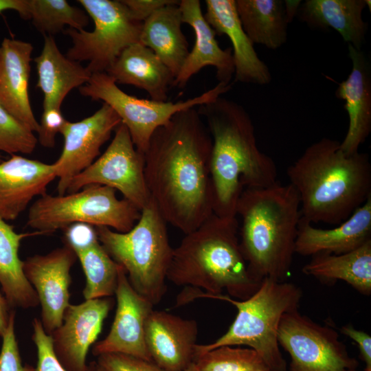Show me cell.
<instances>
[{"instance_id":"cell-42","label":"cell","mask_w":371,"mask_h":371,"mask_svg":"<svg viewBox=\"0 0 371 371\" xmlns=\"http://www.w3.org/2000/svg\"><path fill=\"white\" fill-rule=\"evenodd\" d=\"M27 0H0V13L5 10H14L25 20L28 19Z\"/></svg>"},{"instance_id":"cell-24","label":"cell","mask_w":371,"mask_h":371,"mask_svg":"<svg viewBox=\"0 0 371 371\" xmlns=\"http://www.w3.org/2000/svg\"><path fill=\"white\" fill-rule=\"evenodd\" d=\"M115 82L146 91L151 100L166 102L175 76L148 47L136 43L125 48L106 71Z\"/></svg>"},{"instance_id":"cell-20","label":"cell","mask_w":371,"mask_h":371,"mask_svg":"<svg viewBox=\"0 0 371 371\" xmlns=\"http://www.w3.org/2000/svg\"><path fill=\"white\" fill-rule=\"evenodd\" d=\"M204 17L216 34L226 35L232 45L234 81L265 85L271 81L267 65L258 56L244 31L235 0H206Z\"/></svg>"},{"instance_id":"cell-48","label":"cell","mask_w":371,"mask_h":371,"mask_svg":"<svg viewBox=\"0 0 371 371\" xmlns=\"http://www.w3.org/2000/svg\"><path fill=\"white\" fill-rule=\"evenodd\" d=\"M351 371H357V370H351Z\"/></svg>"},{"instance_id":"cell-39","label":"cell","mask_w":371,"mask_h":371,"mask_svg":"<svg viewBox=\"0 0 371 371\" xmlns=\"http://www.w3.org/2000/svg\"><path fill=\"white\" fill-rule=\"evenodd\" d=\"M64 243L74 252L99 241L95 227L82 223L71 224L63 229Z\"/></svg>"},{"instance_id":"cell-36","label":"cell","mask_w":371,"mask_h":371,"mask_svg":"<svg viewBox=\"0 0 371 371\" xmlns=\"http://www.w3.org/2000/svg\"><path fill=\"white\" fill-rule=\"evenodd\" d=\"M15 311L2 337L0 352V371H35V368L22 363L14 330Z\"/></svg>"},{"instance_id":"cell-15","label":"cell","mask_w":371,"mask_h":371,"mask_svg":"<svg viewBox=\"0 0 371 371\" xmlns=\"http://www.w3.org/2000/svg\"><path fill=\"white\" fill-rule=\"evenodd\" d=\"M115 295L117 308L111 330L93 344V354H123L152 361L146 345L145 325L154 305L132 287L121 266Z\"/></svg>"},{"instance_id":"cell-31","label":"cell","mask_w":371,"mask_h":371,"mask_svg":"<svg viewBox=\"0 0 371 371\" xmlns=\"http://www.w3.org/2000/svg\"><path fill=\"white\" fill-rule=\"evenodd\" d=\"M75 254L86 278L82 291L85 300L104 298L115 295L120 266L109 256L100 242L76 251Z\"/></svg>"},{"instance_id":"cell-12","label":"cell","mask_w":371,"mask_h":371,"mask_svg":"<svg viewBox=\"0 0 371 371\" xmlns=\"http://www.w3.org/2000/svg\"><path fill=\"white\" fill-rule=\"evenodd\" d=\"M144 166V154L137 150L127 128L121 122L103 154L72 179L66 193L92 184L106 186L120 191L124 199L141 211L151 201Z\"/></svg>"},{"instance_id":"cell-2","label":"cell","mask_w":371,"mask_h":371,"mask_svg":"<svg viewBox=\"0 0 371 371\" xmlns=\"http://www.w3.org/2000/svg\"><path fill=\"white\" fill-rule=\"evenodd\" d=\"M236 218L213 214L173 248L167 280L184 287L176 306L223 291L244 300L258 289L261 282L251 275L240 248Z\"/></svg>"},{"instance_id":"cell-22","label":"cell","mask_w":371,"mask_h":371,"mask_svg":"<svg viewBox=\"0 0 371 371\" xmlns=\"http://www.w3.org/2000/svg\"><path fill=\"white\" fill-rule=\"evenodd\" d=\"M32 45L5 38L0 45V104L32 132L38 130L30 102L28 85Z\"/></svg>"},{"instance_id":"cell-28","label":"cell","mask_w":371,"mask_h":371,"mask_svg":"<svg viewBox=\"0 0 371 371\" xmlns=\"http://www.w3.org/2000/svg\"><path fill=\"white\" fill-rule=\"evenodd\" d=\"M37 235L45 234L39 231L17 233L12 225L0 218V284L12 309L34 308L39 304L37 294L24 274L23 262L19 256L22 240Z\"/></svg>"},{"instance_id":"cell-19","label":"cell","mask_w":371,"mask_h":371,"mask_svg":"<svg viewBox=\"0 0 371 371\" xmlns=\"http://www.w3.org/2000/svg\"><path fill=\"white\" fill-rule=\"evenodd\" d=\"M183 23L188 24L194 33L193 48L186 58L173 86L183 88L190 79L206 66L216 70L218 82L230 85L234 74L232 48L223 49L216 40V32L202 13L199 0H181L179 4Z\"/></svg>"},{"instance_id":"cell-11","label":"cell","mask_w":371,"mask_h":371,"mask_svg":"<svg viewBox=\"0 0 371 371\" xmlns=\"http://www.w3.org/2000/svg\"><path fill=\"white\" fill-rule=\"evenodd\" d=\"M278 341L290 355V371H351L358 365L335 330L298 309L282 316Z\"/></svg>"},{"instance_id":"cell-33","label":"cell","mask_w":371,"mask_h":371,"mask_svg":"<svg viewBox=\"0 0 371 371\" xmlns=\"http://www.w3.org/2000/svg\"><path fill=\"white\" fill-rule=\"evenodd\" d=\"M199 371H270L260 355L252 348L223 346L195 357Z\"/></svg>"},{"instance_id":"cell-29","label":"cell","mask_w":371,"mask_h":371,"mask_svg":"<svg viewBox=\"0 0 371 371\" xmlns=\"http://www.w3.org/2000/svg\"><path fill=\"white\" fill-rule=\"evenodd\" d=\"M302 268L307 276L325 282L343 280L365 295L371 293V240L342 254H319Z\"/></svg>"},{"instance_id":"cell-26","label":"cell","mask_w":371,"mask_h":371,"mask_svg":"<svg viewBox=\"0 0 371 371\" xmlns=\"http://www.w3.org/2000/svg\"><path fill=\"white\" fill-rule=\"evenodd\" d=\"M370 0H306L297 14L313 29L336 30L345 42L359 50L365 43L368 23L363 11Z\"/></svg>"},{"instance_id":"cell-17","label":"cell","mask_w":371,"mask_h":371,"mask_svg":"<svg viewBox=\"0 0 371 371\" xmlns=\"http://www.w3.org/2000/svg\"><path fill=\"white\" fill-rule=\"evenodd\" d=\"M196 320L163 311L150 313L145 325L146 348L153 363L166 371H183L194 363Z\"/></svg>"},{"instance_id":"cell-44","label":"cell","mask_w":371,"mask_h":371,"mask_svg":"<svg viewBox=\"0 0 371 371\" xmlns=\"http://www.w3.org/2000/svg\"><path fill=\"white\" fill-rule=\"evenodd\" d=\"M301 1L286 0L284 1V10L288 23H291L294 16L297 15Z\"/></svg>"},{"instance_id":"cell-38","label":"cell","mask_w":371,"mask_h":371,"mask_svg":"<svg viewBox=\"0 0 371 371\" xmlns=\"http://www.w3.org/2000/svg\"><path fill=\"white\" fill-rule=\"evenodd\" d=\"M66 121L59 109L43 110L37 131V139L40 144L45 148H53L55 146L56 135L60 133Z\"/></svg>"},{"instance_id":"cell-6","label":"cell","mask_w":371,"mask_h":371,"mask_svg":"<svg viewBox=\"0 0 371 371\" xmlns=\"http://www.w3.org/2000/svg\"><path fill=\"white\" fill-rule=\"evenodd\" d=\"M166 223L151 199L129 231L121 233L95 227L102 247L124 269L132 287L153 305L159 303L166 292L173 252Z\"/></svg>"},{"instance_id":"cell-21","label":"cell","mask_w":371,"mask_h":371,"mask_svg":"<svg viewBox=\"0 0 371 371\" xmlns=\"http://www.w3.org/2000/svg\"><path fill=\"white\" fill-rule=\"evenodd\" d=\"M352 69L348 78L339 84L335 96L345 101L349 124L341 150L347 155L359 152V146L371 132V69L362 50L348 45Z\"/></svg>"},{"instance_id":"cell-43","label":"cell","mask_w":371,"mask_h":371,"mask_svg":"<svg viewBox=\"0 0 371 371\" xmlns=\"http://www.w3.org/2000/svg\"><path fill=\"white\" fill-rule=\"evenodd\" d=\"M14 311V309L10 307L5 296L0 292V337L5 333Z\"/></svg>"},{"instance_id":"cell-18","label":"cell","mask_w":371,"mask_h":371,"mask_svg":"<svg viewBox=\"0 0 371 371\" xmlns=\"http://www.w3.org/2000/svg\"><path fill=\"white\" fill-rule=\"evenodd\" d=\"M56 178L53 164H46L19 155L0 162V218L14 221L36 196L47 194Z\"/></svg>"},{"instance_id":"cell-1","label":"cell","mask_w":371,"mask_h":371,"mask_svg":"<svg viewBox=\"0 0 371 371\" xmlns=\"http://www.w3.org/2000/svg\"><path fill=\"white\" fill-rule=\"evenodd\" d=\"M211 150L206 125L190 108L158 128L144 153L150 197L166 222L184 234L214 214Z\"/></svg>"},{"instance_id":"cell-45","label":"cell","mask_w":371,"mask_h":371,"mask_svg":"<svg viewBox=\"0 0 371 371\" xmlns=\"http://www.w3.org/2000/svg\"><path fill=\"white\" fill-rule=\"evenodd\" d=\"M183 371H199L194 363H191L187 368Z\"/></svg>"},{"instance_id":"cell-32","label":"cell","mask_w":371,"mask_h":371,"mask_svg":"<svg viewBox=\"0 0 371 371\" xmlns=\"http://www.w3.org/2000/svg\"><path fill=\"white\" fill-rule=\"evenodd\" d=\"M28 19L44 36H52L65 25L76 30L89 24L87 12L65 0H27Z\"/></svg>"},{"instance_id":"cell-23","label":"cell","mask_w":371,"mask_h":371,"mask_svg":"<svg viewBox=\"0 0 371 371\" xmlns=\"http://www.w3.org/2000/svg\"><path fill=\"white\" fill-rule=\"evenodd\" d=\"M371 240V196L350 217L333 229L317 228L302 218L295 252L302 256L342 254Z\"/></svg>"},{"instance_id":"cell-41","label":"cell","mask_w":371,"mask_h":371,"mask_svg":"<svg viewBox=\"0 0 371 371\" xmlns=\"http://www.w3.org/2000/svg\"><path fill=\"white\" fill-rule=\"evenodd\" d=\"M341 333L355 341L358 345L362 360L366 363V371H371V337L364 331L357 330L352 325H346Z\"/></svg>"},{"instance_id":"cell-47","label":"cell","mask_w":371,"mask_h":371,"mask_svg":"<svg viewBox=\"0 0 371 371\" xmlns=\"http://www.w3.org/2000/svg\"><path fill=\"white\" fill-rule=\"evenodd\" d=\"M2 156H1V154L0 153V162H1L3 160H2Z\"/></svg>"},{"instance_id":"cell-10","label":"cell","mask_w":371,"mask_h":371,"mask_svg":"<svg viewBox=\"0 0 371 371\" xmlns=\"http://www.w3.org/2000/svg\"><path fill=\"white\" fill-rule=\"evenodd\" d=\"M94 23L89 32L69 28L72 40L66 56L77 62L87 61L93 73L105 72L122 52L139 43L143 22L135 19L122 0H78Z\"/></svg>"},{"instance_id":"cell-5","label":"cell","mask_w":371,"mask_h":371,"mask_svg":"<svg viewBox=\"0 0 371 371\" xmlns=\"http://www.w3.org/2000/svg\"><path fill=\"white\" fill-rule=\"evenodd\" d=\"M237 216L241 218L240 245L251 275L260 282L266 278L284 282L302 216L294 187L277 181L268 187L244 189Z\"/></svg>"},{"instance_id":"cell-37","label":"cell","mask_w":371,"mask_h":371,"mask_svg":"<svg viewBox=\"0 0 371 371\" xmlns=\"http://www.w3.org/2000/svg\"><path fill=\"white\" fill-rule=\"evenodd\" d=\"M97 363L106 371H166L153 361L117 353L99 355Z\"/></svg>"},{"instance_id":"cell-27","label":"cell","mask_w":371,"mask_h":371,"mask_svg":"<svg viewBox=\"0 0 371 371\" xmlns=\"http://www.w3.org/2000/svg\"><path fill=\"white\" fill-rule=\"evenodd\" d=\"M179 2L159 8L144 21L139 37V43L159 57L175 79L189 54Z\"/></svg>"},{"instance_id":"cell-30","label":"cell","mask_w":371,"mask_h":371,"mask_svg":"<svg viewBox=\"0 0 371 371\" xmlns=\"http://www.w3.org/2000/svg\"><path fill=\"white\" fill-rule=\"evenodd\" d=\"M242 27L254 44L268 49L281 47L287 41L284 1L235 0Z\"/></svg>"},{"instance_id":"cell-14","label":"cell","mask_w":371,"mask_h":371,"mask_svg":"<svg viewBox=\"0 0 371 371\" xmlns=\"http://www.w3.org/2000/svg\"><path fill=\"white\" fill-rule=\"evenodd\" d=\"M76 259L75 252L65 245L23 261L24 274L35 290L41 307L40 321L49 335L60 326L64 313L70 305V271Z\"/></svg>"},{"instance_id":"cell-25","label":"cell","mask_w":371,"mask_h":371,"mask_svg":"<svg viewBox=\"0 0 371 371\" xmlns=\"http://www.w3.org/2000/svg\"><path fill=\"white\" fill-rule=\"evenodd\" d=\"M38 73L36 87L43 93V110L59 109L67 94L80 87L92 74L79 62L64 56L52 36H44L41 54L34 58Z\"/></svg>"},{"instance_id":"cell-40","label":"cell","mask_w":371,"mask_h":371,"mask_svg":"<svg viewBox=\"0 0 371 371\" xmlns=\"http://www.w3.org/2000/svg\"><path fill=\"white\" fill-rule=\"evenodd\" d=\"M128 8L133 17L144 22L149 16L159 8L167 5L177 3L175 0H122Z\"/></svg>"},{"instance_id":"cell-34","label":"cell","mask_w":371,"mask_h":371,"mask_svg":"<svg viewBox=\"0 0 371 371\" xmlns=\"http://www.w3.org/2000/svg\"><path fill=\"white\" fill-rule=\"evenodd\" d=\"M37 142L34 133L0 104V153L30 155L34 150Z\"/></svg>"},{"instance_id":"cell-9","label":"cell","mask_w":371,"mask_h":371,"mask_svg":"<svg viewBox=\"0 0 371 371\" xmlns=\"http://www.w3.org/2000/svg\"><path fill=\"white\" fill-rule=\"evenodd\" d=\"M231 85L218 82L200 95L186 100L159 102L127 94L111 76L101 72L92 74L89 81L78 89L83 96L110 106L127 128L137 150L144 154L154 132L175 114L214 100L229 91Z\"/></svg>"},{"instance_id":"cell-46","label":"cell","mask_w":371,"mask_h":371,"mask_svg":"<svg viewBox=\"0 0 371 371\" xmlns=\"http://www.w3.org/2000/svg\"><path fill=\"white\" fill-rule=\"evenodd\" d=\"M93 371H106L98 363H93Z\"/></svg>"},{"instance_id":"cell-4","label":"cell","mask_w":371,"mask_h":371,"mask_svg":"<svg viewBox=\"0 0 371 371\" xmlns=\"http://www.w3.org/2000/svg\"><path fill=\"white\" fill-rule=\"evenodd\" d=\"M286 172L299 195L302 218L311 223L339 225L371 196L369 155H347L330 138L308 146Z\"/></svg>"},{"instance_id":"cell-13","label":"cell","mask_w":371,"mask_h":371,"mask_svg":"<svg viewBox=\"0 0 371 371\" xmlns=\"http://www.w3.org/2000/svg\"><path fill=\"white\" fill-rule=\"evenodd\" d=\"M121 122L118 115L105 103L80 121H66L60 133L64 139L63 150L54 163L58 179V194H66L72 179L93 163L102 146Z\"/></svg>"},{"instance_id":"cell-35","label":"cell","mask_w":371,"mask_h":371,"mask_svg":"<svg viewBox=\"0 0 371 371\" xmlns=\"http://www.w3.org/2000/svg\"><path fill=\"white\" fill-rule=\"evenodd\" d=\"M32 340L37 350V366L35 371H67L58 359L53 348L52 339L47 335L40 321L34 318L32 321ZM89 371H93V363Z\"/></svg>"},{"instance_id":"cell-16","label":"cell","mask_w":371,"mask_h":371,"mask_svg":"<svg viewBox=\"0 0 371 371\" xmlns=\"http://www.w3.org/2000/svg\"><path fill=\"white\" fill-rule=\"evenodd\" d=\"M111 306V300L104 297L67 308L62 324L49 335L55 354L67 371H89V349L101 333Z\"/></svg>"},{"instance_id":"cell-8","label":"cell","mask_w":371,"mask_h":371,"mask_svg":"<svg viewBox=\"0 0 371 371\" xmlns=\"http://www.w3.org/2000/svg\"><path fill=\"white\" fill-rule=\"evenodd\" d=\"M140 214L133 203L117 199L115 189L92 184L73 193L40 196L30 206L27 225L47 235L76 223L124 233L133 228Z\"/></svg>"},{"instance_id":"cell-7","label":"cell","mask_w":371,"mask_h":371,"mask_svg":"<svg viewBox=\"0 0 371 371\" xmlns=\"http://www.w3.org/2000/svg\"><path fill=\"white\" fill-rule=\"evenodd\" d=\"M302 291L295 284L264 279L256 291L244 300L218 295L212 299L233 304L238 311L227 331L214 342L197 344L195 357L223 346H247L256 350L270 371H286L278 341L282 316L298 309Z\"/></svg>"},{"instance_id":"cell-3","label":"cell","mask_w":371,"mask_h":371,"mask_svg":"<svg viewBox=\"0 0 371 371\" xmlns=\"http://www.w3.org/2000/svg\"><path fill=\"white\" fill-rule=\"evenodd\" d=\"M197 107L212 138L213 212L236 217L243 190L276 183V165L258 148L252 120L243 106L219 96Z\"/></svg>"}]
</instances>
